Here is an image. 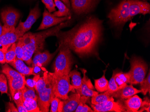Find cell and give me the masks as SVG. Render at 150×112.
<instances>
[{
	"label": "cell",
	"instance_id": "cell-1",
	"mask_svg": "<svg viewBox=\"0 0 150 112\" xmlns=\"http://www.w3.org/2000/svg\"><path fill=\"white\" fill-rule=\"evenodd\" d=\"M102 35V22L93 17L63 36L60 45L66 46L81 56L94 54Z\"/></svg>",
	"mask_w": 150,
	"mask_h": 112
},
{
	"label": "cell",
	"instance_id": "cell-2",
	"mask_svg": "<svg viewBox=\"0 0 150 112\" xmlns=\"http://www.w3.org/2000/svg\"><path fill=\"white\" fill-rule=\"evenodd\" d=\"M70 21L62 22L58 26L41 32L24 34L20 37L23 43V60L28 65L32 63V57L38 51H41L44 49L45 39L51 36H57L60 31L69 26Z\"/></svg>",
	"mask_w": 150,
	"mask_h": 112
},
{
	"label": "cell",
	"instance_id": "cell-3",
	"mask_svg": "<svg viewBox=\"0 0 150 112\" xmlns=\"http://www.w3.org/2000/svg\"><path fill=\"white\" fill-rule=\"evenodd\" d=\"M34 89L38 95V104L40 112H49L50 102L55 96L53 93L51 76L48 72L45 71L43 76L40 77Z\"/></svg>",
	"mask_w": 150,
	"mask_h": 112
},
{
	"label": "cell",
	"instance_id": "cell-4",
	"mask_svg": "<svg viewBox=\"0 0 150 112\" xmlns=\"http://www.w3.org/2000/svg\"><path fill=\"white\" fill-rule=\"evenodd\" d=\"M49 72L51 76L53 93L55 97L65 100L69 98V93H76L75 89L71 84L70 77L67 76H61L56 73Z\"/></svg>",
	"mask_w": 150,
	"mask_h": 112
},
{
	"label": "cell",
	"instance_id": "cell-5",
	"mask_svg": "<svg viewBox=\"0 0 150 112\" xmlns=\"http://www.w3.org/2000/svg\"><path fill=\"white\" fill-rule=\"evenodd\" d=\"M132 1L124 0L109 13L108 17L112 24L115 26H123L131 20L130 6Z\"/></svg>",
	"mask_w": 150,
	"mask_h": 112
},
{
	"label": "cell",
	"instance_id": "cell-6",
	"mask_svg": "<svg viewBox=\"0 0 150 112\" xmlns=\"http://www.w3.org/2000/svg\"><path fill=\"white\" fill-rule=\"evenodd\" d=\"M61 46L59 53L54 63V72L61 76H67L71 72L72 65L71 51L67 46Z\"/></svg>",
	"mask_w": 150,
	"mask_h": 112
},
{
	"label": "cell",
	"instance_id": "cell-7",
	"mask_svg": "<svg viewBox=\"0 0 150 112\" xmlns=\"http://www.w3.org/2000/svg\"><path fill=\"white\" fill-rule=\"evenodd\" d=\"M1 72L5 74L7 79L12 97L25 86V76L10 67L7 63L2 67Z\"/></svg>",
	"mask_w": 150,
	"mask_h": 112
},
{
	"label": "cell",
	"instance_id": "cell-8",
	"mask_svg": "<svg viewBox=\"0 0 150 112\" xmlns=\"http://www.w3.org/2000/svg\"><path fill=\"white\" fill-rule=\"evenodd\" d=\"M131 69L130 74V84H138L144 81L146 73L147 65L143 60L138 58H134L130 61Z\"/></svg>",
	"mask_w": 150,
	"mask_h": 112
},
{
	"label": "cell",
	"instance_id": "cell-9",
	"mask_svg": "<svg viewBox=\"0 0 150 112\" xmlns=\"http://www.w3.org/2000/svg\"><path fill=\"white\" fill-rule=\"evenodd\" d=\"M1 20L4 23L3 31L16 28L20 16L17 10L12 8H7L1 12Z\"/></svg>",
	"mask_w": 150,
	"mask_h": 112
},
{
	"label": "cell",
	"instance_id": "cell-10",
	"mask_svg": "<svg viewBox=\"0 0 150 112\" xmlns=\"http://www.w3.org/2000/svg\"><path fill=\"white\" fill-rule=\"evenodd\" d=\"M23 35L17 29L3 30L0 35V44L2 46V49L6 52L8 48L13 43H16L18 39Z\"/></svg>",
	"mask_w": 150,
	"mask_h": 112
},
{
	"label": "cell",
	"instance_id": "cell-11",
	"mask_svg": "<svg viewBox=\"0 0 150 112\" xmlns=\"http://www.w3.org/2000/svg\"><path fill=\"white\" fill-rule=\"evenodd\" d=\"M99 1V0H70L72 9L78 15L90 12Z\"/></svg>",
	"mask_w": 150,
	"mask_h": 112
},
{
	"label": "cell",
	"instance_id": "cell-12",
	"mask_svg": "<svg viewBox=\"0 0 150 112\" xmlns=\"http://www.w3.org/2000/svg\"><path fill=\"white\" fill-rule=\"evenodd\" d=\"M94 112H126L124 104L120 100L115 102L114 101H109L98 104H91Z\"/></svg>",
	"mask_w": 150,
	"mask_h": 112
},
{
	"label": "cell",
	"instance_id": "cell-13",
	"mask_svg": "<svg viewBox=\"0 0 150 112\" xmlns=\"http://www.w3.org/2000/svg\"><path fill=\"white\" fill-rule=\"evenodd\" d=\"M71 19V17H57L54 16L52 14L48 11L45 10L43 16V19L42 23L39 27L38 28V31L45 30L48 29L53 26L59 25L64 22L69 20Z\"/></svg>",
	"mask_w": 150,
	"mask_h": 112
},
{
	"label": "cell",
	"instance_id": "cell-14",
	"mask_svg": "<svg viewBox=\"0 0 150 112\" xmlns=\"http://www.w3.org/2000/svg\"><path fill=\"white\" fill-rule=\"evenodd\" d=\"M40 10L38 4L33 9L31 10L27 20L24 22H19L16 28L23 36L31 29L32 26L40 16Z\"/></svg>",
	"mask_w": 150,
	"mask_h": 112
},
{
	"label": "cell",
	"instance_id": "cell-15",
	"mask_svg": "<svg viewBox=\"0 0 150 112\" xmlns=\"http://www.w3.org/2000/svg\"><path fill=\"white\" fill-rule=\"evenodd\" d=\"M83 74V77L82 79V84L81 88L76 90V93L81 96L86 97H93L98 95V92L94 91V88L90 79L86 76V71L84 69H80Z\"/></svg>",
	"mask_w": 150,
	"mask_h": 112
},
{
	"label": "cell",
	"instance_id": "cell-16",
	"mask_svg": "<svg viewBox=\"0 0 150 112\" xmlns=\"http://www.w3.org/2000/svg\"><path fill=\"white\" fill-rule=\"evenodd\" d=\"M54 54H50L48 51L43 52L38 51L35 53L32 61V67L35 68L36 67L45 66L48 64L54 57Z\"/></svg>",
	"mask_w": 150,
	"mask_h": 112
},
{
	"label": "cell",
	"instance_id": "cell-17",
	"mask_svg": "<svg viewBox=\"0 0 150 112\" xmlns=\"http://www.w3.org/2000/svg\"><path fill=\"white\" fill-rule=\"evenodd\" d=\"M141 93V90L134 88L133 85L126 84L125 86L120 88L117 91L110 94L113 97L117 98L119 100H126L135 94Z\"/></svg>",
	"mask_w": 150,
	"mask_h": 112
},
{
	"label": "cell",
	"instance_id": "cell-18",
	"mask_svg": "<svg viewBox=\"0 0 150 112\" xmlns=\"http://www.w3.org/2000/svg\"><path fill=\"white\" fill-rule=\"evenodd\" d=\"M81 95L76 93L71 94L67 99L63 101L64 105L62 112H75L81 102Z\"/></svg>",
	"mask_w": 150,
	"mask_h": 112
},
{
	"label": "cell",
	"instance_id": "cell-19",
	"mask_svg": "<svg viewBox=\"0 0 150 112\" xmlns=\"http://www.w3.org/2000/svg\"><path fill=\"white\" fill-rule=\"evenodd\" d=\"M13 67H14L19 73L23 74L24 76L37 75L34 72V68L29 67L24 63L23 61L16 58L14 61L9 63Z\"/></svg>",
	"mask_w": 150,
	"mask_h": 112
},
{
	"label": "cell",
	"instance_id": "cell-20",
	"mask_svg": "<svg viewBox=\"0 0 150 112\" xmlns=\"http://www.w3.org/2000/svg\"><path fill=\"white\" fill-rule=\"evenodd\" d=\"M142 102V99L135 94L126 99L124 102V106L126 112H138Z\"/></svg>",
	"mask_w": 150,
	"mask_h": 112
},
{
	"label": "cell",
	"instance_id": "cell-21",
	"mask_svg": "<svg viewBox=\"0 0 150 112\" xmlns=\"http://www.w3.org/2000/svg\"><path fill=\"white\" fill-rule=\"evenodd\" d=\"M54 2L59 10L54 12L52 15L57 17L71 16L69 9L60 0H54Z\"/></svg>",
	"mask_w": 150,
	"mask_h": 112
},
{
	"label": "cell",
	"instance_id": "cell-22",
	"mask_svg": "<svg viewBox=\"0 0 150 112\" xmlns=\"http://www.w3.org/2000/svg\"><path fill=\"white\" fill-rule=\"evenodd\" d=\"M130 77V74L129 72L127 73L120 72L115 74V80L118 87L119 89L122 88L125 86L126 84L129 83Z\"/></svg>",
	"mask_w": 150,
	"mask_h": 112
},
{
	"label": "cell",
	"instance_id": "cell-23",
	"mask_svg": "<svg viewBox=\"0 0 150 112\" xmlns=\"http://www.w3.org/2000/svg\"><path fill=\"white\" fill-rule=\"evenodd\" d=\"M69 77L71 79V85L75 90H77L81 88L82 84V78L81 73L77 70L71 71L69 74Z\"/></svg>",
	"mask_w": 150,
	"mask_h": 112
},
{
	"label": "cell",
	"instance_id": "cell-24",
	"mask_svg": "<svg viewBox=\"0 0 150 112\" xmlns=\"http://www.w3.org/2000/svg\"><path fill=\"white\" fill-rule=\"evenodd\" d=\"M23 100V105L28 112H40L38 101L33 99H25Z\"/></svg>",
	"mask_w": 150,
	"mask_h": 112
},
{
	"label": "cell",
	"instance_id": "cell-25",
	"mask_svg": "<svg viewBox=\"0 0 150 112\" xmlns=\"http://www.w3.org/2000/svg\"><path fill=\"white\" fill-rule=\"evenodd\" d=\"M109 101H114V99L107 91L104 92V93L92 97V104H99Z\"/></svg>",
	"mask_w": 150,
	"mask_h": 112
},
{
	"label": "cell",
	"instance_id": "cell-26",
	"mask_svg": "<svg viewBox=\"0 0 150 112\" xmlns=\"http://www.w3.org/2000/svg\"><path fill=\"white\" fill-rule=\"evenodd\" d=\"M105 71L102 77L94 80L95 88L100 93H103L108 90V81L105 77Z\"/></svg>",
	"mask_w": 150,
	"mask_h": 112
},
{
	"label": "cell",
	"instance_id": "cell-27",
	"mask_svg": "<svg viewBox=\"0 0 150 112\" xmlns=\"http://www.w3.org/2000/svg\"><path fill=\"white\" fill-rule=\"evenodd\" d=\"M21 90L16 92L12 97L16 105L18 112H28L23 106Z\"/></svg>",
	"mask_w": 150,
	"mask_h": 112
},
{
	"label": "cell",
	"instance_id": "cell-28",
	"mask_svg": "<svg viewBox=\"0 0 150 112\" xmlns=\"http://www.w3.org/2000/svg\"><path fill=\"white\" fill-rule=\"evenodd\" d=\"M89 97L86 96H81V102L79 103L78 106L75 110L76 112H93V110L91 109L90 107L88 106L86 103L88 101Z\"/></svg>",
	"mask_w": 150,
	"mask_h": 112
},
{
	"label": "cell",
	"instance_id": "cell-29",
	"mask_svg": "<svg viewBox=\"0 0 150 112\" xmlns=\"http://www.w3.org/2000/svg\"><path fill=\"white\" fill-rule=\"evenodd\" d=\"M50 105V112H62L64 105V102L63 101H61L60 99L54 97L51 100Z\"/></svg>",
	"mask_w": 150,
	"mask_h": 112
},
{
	"label": "cell",
	"instance_id": "cell-30",
	"mask_svg": "<svg viewBox=\"0 0 150 112\" xmlns=\"http://www.w3.org/2000/svg\"><path fill=\"white\" fill-rule=\"evenodd\" d=\"M16 43H13V44L8 48L7 51L5 53V58H6V63H9L12 62L16 58Z\"/></svg>",
	"mask_w": 150,
	"mask_h": 112
},
{
	"label": "cell",
	"instance_id": "cell-31",
	"mask_svg": "<svg viewBox=\"0 0 150 112\" xmlns=\"http://www.w3.org/2000/svg\"><path fill=\"white\" fill-rule=\"evenodd\" d=\"M23 99H33L34 100H38V97L35 94L34 89H31L24 87L21 90Z\"/></svg>",
	"mask_w": 150,
	"mask_h": 112
},
{
	"label": "cell",
	"instance_id": "cell-32",
	"mask_svg": "<svg viewBox=\"0 0 150 112\" xmlns=\"http://www.w3.org/2000/svg\"><path fill=\"white\" fill-rule=\"evenodd\" d=\"M140 90L141 93L144 95H146L147 93H150V72L149 71L146 78L144 79L140 83Z\"/></svg>",
	"mask_w": 150,
	"mask_h": 112
},
{
	"label": "cell",
	"instance_id": "cell-33",
	"mask_svg": "<svg viewBox=\"0 0 150 112\" xmlns=\"http://www.w3.org/2000/svg\"><path fill=\"white\" fill-rule=\"evenodd\" d=\"M7 81L5 74H0V92L1 94H8Z\"/></svg>",
	"mask_w": 150,
	"mask_h": 112
},
{
	"label": "cell",
	"instance_id": "cell-34",
	"mask_svg": "<svg viewBox=\"0 0 150 112\" xmlns=\"http://www.w3.org/2000/svg\"><path fill=\"white\" fill-rule=\"evenodd\" d=\"M115 72H114L112 77L111 78L109 81H108V90L106 91L110 94L116 92L119 89L118 87L117 83L115 82Z\"/></svg>",
	"mask_w": 150,
	"mask_h": 112
},
{
	"label": "cell",
	"instance_id": "cell-35",
	"mask_svg": "<svg viewBox=\"0 0 150 112\" xmlns=\"http://www.w3.org/2000/svg\"><path fill=\"white\" fill-rule=\"evenodd\" d=\"M23 43L21 38H19L16 45V58L18 59L23 60Z\"/></svg>",
	"mask_w": 150,
	"mask_h": 112
},
{
	"label": "cell",
	"instance_id": "cell-36",
	"mask_svg": "<svg viewBox=\"0 0 150 112\" xmlns=\"http://www.w3.org/2000/svg\"><path fill=\"white\" fill-rule=\"evenodd\" d=\"M42 1L45 4V7L50 13L56 11V6L54 4V0H42Z\"/></svg>",
	"mask_w": 150,
	"mask_h": 112
},
{
	"label": "cell",
	"instance_id": "cell-37",
	"mask_svg": "<svg viewBox=\"0 0 150 112\" xmlns=\"http://www.w3.org/2000/svg\"><path fill=\"white\" fill-rule=\"evenodd\" d=\"M140 108L141 109L138 111V112H142V111H146V112H150V102L149 98L147 97L144 98V101H142L141 105Z\"/></svg>",
	"mask_w": 150,
	"mask_h": 112
},
{
	"label": "cell",
	"instance_id": "cell-38",
	"mask_svg": "<svg viewBox=\"0 0 150 112\" xmlns=\"http://www.w3.org/2000/svg\"><path fill=\"white\" fill-rule=\"evenodd\" d=\"M6 112H18V109L15 106V105L12 103L8 102V103L7 104Z\"/></svg>",
	"mask_w": 150,
	"mask_h": 112
},
{
	"label": "cell",
	"instance_id": "cell-39",
	"mask_svg": "<svg viewBox=\"0 0 150 112\" xmlns=\"http://www.w3.org/2000/svg\"><path fill=\"white\" fill-rule=\"evenodd\" d=\"M5 52L2 48H0V63L2 64H5L6 63V58H5Z\"/></svg>",
	"mask_w": 150,
	"mask_h": 112
},
{
	"label": "cell",
	"instance_id": "cell-40",
	"mask_svg": "<svg viewBox=\"0 0 150 112\" xmlns=\"http://www.w3.org/2000/svg\"><path fill=\"white\" fill-rule=\"evenodd\" d=\"M25 86H26L28 88L34 89V86L33 82V79H28L26 80Z\"/></svg>",
	"mask_w": 150,
	"mask_h": 112
},
{
	"label": "cell",
	"instance_id": "cell-41",
	"mask_svg": "<svg viewBox=\"0 0 150 112\" xmlns=\"http://www.w3.org/2000/svg\"><path fill=\"white\" fill-rule=\"evenodd\" d=\"M40 75H36L34 76L33 79V82L34 86V88L36 87V84H37V83L38 81L39 80L40 78Z\"/></svg>",
	"mask_w": 150,
	"mask_h": 112
},
{
	"label": "cell",
	"instance_id": "cell-42",
	"mask_svg": "<svg viewBox=\"0 0 150 112\" xmlns=\"http://www.w3.org/2000/svg\"><path fill=\"white\" fill-rule=\"evenodd\" d=\"M66 6H67V8L69 9L70 8V3L69 0H60Z\"/></svg>",
	"mask_w": 150,
	"mask_h": 112
},
{
	"label": "cell",
	"instance_id": "cell-43",
	"mask_svg": "<svg viewBox=\"0 0 150 112\" xmlns=\"http://www.w3.org/2000/svg\"><path fill=\"white\" fill-rule=\"evenodd\" d=\"M2 31H3V26L1 25V23L0 22V35L2 34Z\"/></svg>",
	"mask_w": 150,
	"mask_h": 112
},
{
	"label": "cell",
	"instance_id": "cell-44",
	"mask_svg": "<svg viewBox=\"0 0 150 112\" xmlns=\"http://www.w3.org/2000/svg\"><path fill=\"white\" fill-rule=\"evenodd\" d=\"M143 1H147V0H142Z\"/></svg>",
	"mask_w": 150,
	"mask_h": 112
}]
</instances>
